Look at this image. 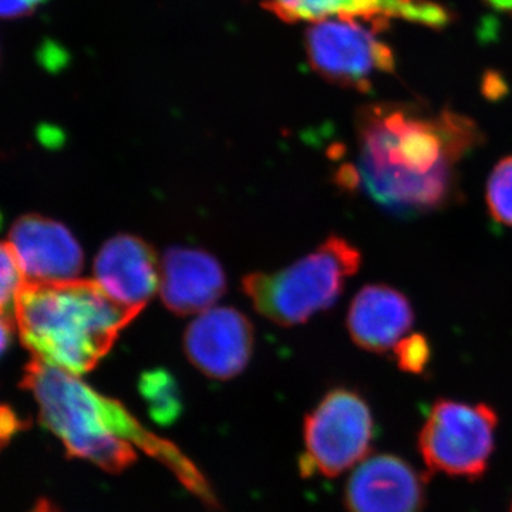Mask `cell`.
Wrapping results in <instances>:
<instances>
[{"label": "cell", "mask_w": 512, "mask_h": 512, "mask_svg": "<svg viewBox=\"0 0 512 512\" xmlns=\"http://www.w3.org/2000/svg\"><path fill=\"white\" fill-rule=\"evenodd\" d=\"M483 140L476 121L456 111L370 104L356 116V164L342 165L336 183L396 214L441 210L456 198L458 164Z\"/></svg>", "instance_id": "cell-1"}, {"label": "cell", "mask_w": 512, "mask_h": 512, "mask_svg": "<svg viewBox=\"0 0 512 512\" xmlns=\"http://www.w3.org/2000/svg\"><path fill=\"white\" fill-rule=\"evenodd\" d=\"M22 386L35 396L40 419L70 456L119 473L136 461L134 447H138L170 467L202 500L214 503L210 487L187 457L144 429L119 402L101 396L79 376L33 359L26 366Z\"/></svg>", "instance_id": "cell-2"}, {"label": "cell", "mask_w": 512, "mask_h": 512, "mask_svg": "<svg viewBox=\"0 0 512 512\" xmlns=\"http://www.w3.org/2000/svg\"><path fill=\"white\" fill-rule=\"evenodd\" d=\"M33 359L73 375L90 372L136 318L90 279L26 284L13 309Z\"/></svg>", "instance_id": "cell-3"}, {"label": "cell", "mask_w": 512, "mask_h": 512, "mask_svg": "<svg viewBox=\"0 0 512 512\" xmlns=\"http://www.w3.org/2000/svg\"><path fill=\"white\" fill-rule=\"evenodd\" d=\"M362 261L355 245L332 235L282 271L247 276L244 291L265 318L282 326L299 325L335 305Z\"/></svg>", "instance_id": "cell-4"}, {"label": "cell", "mask_w": 512, "mask_h": 512, "mask_svg": "<svg viewBox=\"0 0 512 512\" xmlns=\"http://www.w3.org/2000/svg\"><path fill=\"white\" fill-rule=\"evenodd\" d=\"M498 416L487 404L437 400L420 431L419 448L431 473L480 478L494 450Z\"/></svg>", "instance_id": "cell-5"}, {"label": "cell", "mask_w": 512, "mask_h": 512, "mask_svg": "<svg viewBox=\"0 0 512 512\" xmlns=\"http://www.w3.org/2000/svg\"><path fill=\"white\" fill-rule=\"evenodd\" d=\"M373 417L363 397L348 389H335L323 397L305 421L306 454L302 470L336 477L369 456Z\"/></svg>", "instance_id": "cell-6"}, {"label": "cell", "mask_w": 512, "mask_h": 512, "mask_svg": "<svg viewBox=\"0 0 512 512\" xmlns=\"http://www.w3.org/2000/svg\"><path fill=\"white\" fill-rule=\"evenodd\" d=\"M362 19L332 18L316 22L306 35L309 63L329 82L365 93L376 74L394 72V56L377 32Z\"/></svg>", "instance_id": "cell-7"}, {"label": "cell", "mask_w": 512, "mask_h": 512, "mask_svg": "<svg viewBox=\"0 0 512 512\" xmlns=\"http://www.w3.org/2000/svg\"><path fill=\"white\" fill-rule=\"evenodd\" d=\"M254 345L249 320L232 308H211L187 328L184 349L192 365L212 379H231L248 365Z\"/></svg>", "instance_id": "cell-8"}, {"label": "cell", "mask_w": 512, "mask_h": 512, "mask_svg": "<svg viewBox=\"0 0 512 512\" xmlns=\"http://www.w3.org/2000/svg\"><path fill=\"white\" fill-rule=\"evenodd\" d=\"M8 242L29 284L79 279L84 262L82 248L59 222L26 215L13 224Z\"/></svg>", "instance_id": "cell-9"}, {"label": "cell", "mask_w": 512, "mask_h": 512, "mask_svg": "<svg viewBox=\"0 0 512 512\" xmlns=\"http://www.w3.org/2000/svg\"><path fill=\"white\" fill-rule=\"evenodd\" d=\"M94 281L127 311L140 313L160 288V264L150 245L131 235L111 238L94 261Z\"/></svg>", "instance_id": "cell-10"}, {"label": "cell", "mask_w": 512, "mask_h": 512, "mask_svg": "<svg viewBox=\"0 0 512 512\" xmlns=\"http://www.w3.org/2000/svg\"><path fill=\"white\" fill-rule=\"evenodd\" d=\"M261 5L289 23L332 18L389 23L390 19H402L436 29L450 22V13L430 0H261Z\"/></svg>", "instance_id": "cell-11"}, {"label": "cell", "mask_w": 512, "mask_h": 512, "mask_svg": "<svg viewBox=\"0 0 512 512\" xmlns=\"http://www.w3.org/2000/svg\"><path fill=\"white\" fill-rule=\"evenodd\" d=\"M345 500L349 512H421L424 480L402 458L380 454L353 471Z\"/></svg>", "instance_id": "cell-12"}, {"label": "cell", "mask_w": 512, "mask_h": 512, "mask_svg": "<svg viewBox=\"0 0 512 512\" xmlns=\"http://www.w3.org/2000/svg\"><path fill=\"white\" fill-rule=\"evenodd\" d=\"M224 291V271L208 252L192 248L165 252L160 265V292L170 311L200 315L214 308Z\"/></svg>", "instance_id": "cell-13"}, {"label": "cell", "mask_w": 512, "mask_h": 512, "mask_svg": "<svg viewBox=\"0 0 512 512\" xmlns=\"http://www.w3.org/2000/svg\"><path fill=\"white\" fill-rule=\"evenodd\" d=\"M346 325L360 349L384 353L394 349L412 330V303L392 286L367 285L350 303Z\"/></svg>", "instance_id": "cell-14"}, {"label": "cell", "mask_w": 512, "mask_h": 512, "mask_svg": "<svg viewBox=\"0 0 512 512\" xmlns=\"http://www.w3.org/2000/svg\"><path fill=\"white\" fill-rule=\"evenodd\" d=\"M140 390L147 400L148 409L160 423H170L181 409L174 379L163 370H154L143 376Z\"/></svg>", "instance_id": "cell-15"}, {"label": "cell", "mask_w": 512, "mask_h": 512, "mask_svg": "<svg viewBox=\"0 0 512 512\" xmlns=\"http://www.w3.org/2000/svg\"><path fill=\"white\" fill-rule=\"evenodd\" d=\"M485 198L491 217L505 227H512V156L495 165L488 178Z\"/></svg>", "instance_id": "cell-16"}, {"label": "cell", "mask_w": 512, "mask_h": 512, "mask_svg": "<svg viewBox=\"0 0 512 512\" xmlns=\"http://www.w3.org/2000/svg\"><path fill=\"white\" fill-rule=\"evenodd\" d=\"M28 284L26 276L23 274L22 266H20L18 258L8 241L2 245V299L3 315L13 316L16 299H18L20 291ZM15 318V316H13Z\"/></svg>", "instance_id": "cell-17"}, {"label": "cell", "mask_w": 512, "mask_h": 512, "mask_svg": "<svg viewBox=\"0 0 512 512\" xmlns=\"http://www.w3.org/2000/svg\"><path fill=\"white\" fill-rule=\"evenodd\" d=\"M393 350L400 369L413 375H421L431 359L429 340L420 333L406 336L394 346Z\"/></svg>", "instance_id": "cell-18"}, {"label": "cell", "mask_w": 512, "mask_h": 512, "mask_svg": "<svg viewBox=\"0 0 512 512\" xmlns=\"http://www.w3.org/2000/svg\"><path fill=\"white\" fill-rule=\"evenodd\" d=\"M45 0H2V15L5 18H18L33 12Z\"/></svg>", "instance_id": "cell-19"}, {"label": "cell", "mask_w": 512, "mask_h": 512, "mask_svg": "<svg viewBox=\"0 0 512 512\" xmlns=\"http://www.w3.org/2000/svg\"><path fill=\"white\" fill-rule=\"evenodd\" d=\"M491 8L498 12L508 13L512 15V0H485Z\"/></svg>", "instance_id": "cell-20"}, {"label": "cell", "mask_w": 512, "mask_h": 512, "mask_svg": "<svg viewBox=\"0 0 512 512\" xmlns=\"http://www.w3.org/2000/svg\"><path fill=\"white\" fill-rule=\"evenodd\" d=\"M32 512H59L55 505L50 504L49 501H40Z\"/></svg>", "instance_id": "cell-21"}, {"label": "cell", "mask_w": 512, "mask_h": 512, "mask_svg": "<svg viewBox=\"0 0 512 512\" xmlns=\"http://www.w3.org/2000/svg\"><path fill=\"white\" fill-rule=\"evenodd\" d=\"M511 512H512V505H511Z\"/></svg>", "instance_id": "cell-22"}]
</instances>
